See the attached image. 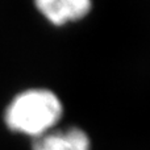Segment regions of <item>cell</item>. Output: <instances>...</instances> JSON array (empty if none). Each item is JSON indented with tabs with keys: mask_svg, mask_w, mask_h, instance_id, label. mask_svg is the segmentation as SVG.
Here are the masks:
<instances>
[{
	"mask_svg": "<svg viewBox=\"0 0 150 150\" xmlns=\"http://www.w3.org/2000/svg\"><path fill=\"white\" fill-rule=\"evenodd\" d=\"M88 136L79 128L54 130L36 138L33 150H90Z\"/></svg>",
	"mask_w": 150,
	"mask_h": 150,
	"instance_id": "cell-3",
	"label": "cell"
},
{
	"mask_svg": "<svg viewBox=\"0 0 150 150\" xmlns=\"http://www.w3.org/2000/svg\"><path fill=\"white\" fill-rule=\"evenodd\" d=\"M63 113L62 103L49 90H28L18 93L5 111V124L13 132L34 140L52 132Z\"/></svg>",
	"mask_w": 150,
	"mask_h": 150,
	"instance_id": "cell-1",
	"label": "cell"
},
{
	"mask_svg": "<svg viewBox=\"0 0 150 150\" xmlns=\"http://www.w3.org/2000/svg\"><path fill=\"white\" fill-rule=\"evenodd\" d=\"M47 21L57 26L82 20L90 13L91 0H34Z\"/></svg>",
	"mask_w": 150,
	"mask_h": 150,
	"instance_id": "cell-2",
	"label": "cell"
}]
</instances>
